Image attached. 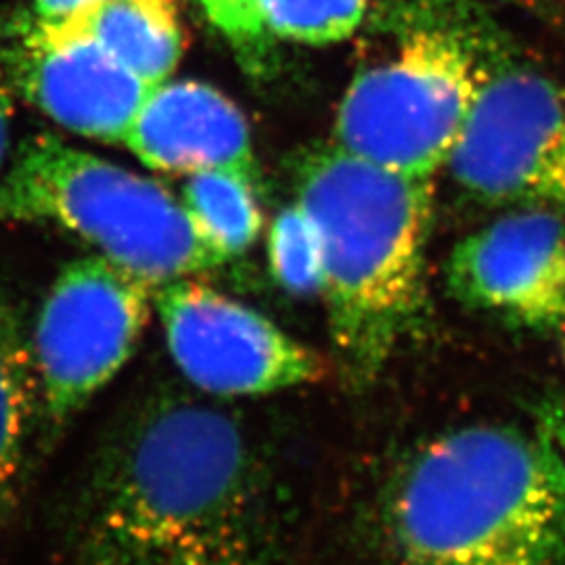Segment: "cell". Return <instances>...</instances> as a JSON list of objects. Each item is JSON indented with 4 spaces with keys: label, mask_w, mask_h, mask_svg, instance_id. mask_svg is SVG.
I'll return each mask as SVG.
<instances>
[{
    "label": "cell",
    "mask_w": 565,
    "mask_h": 565,
    "mask_svg": "<svg viewBox=\"0 0 565 565\" xmlns=\"http://www.w3.org/2000/svg\"><path fill=\"white\" fill-rule=\"evenodd\" d=\"M282 564L281 513L243 425L168 387L107 427L61 534V565Z\"/></svg>",
    "instance_id": "6da1fadb"
},
{
    "label": "cell",
    "mask_w": 565,
    "mask_h": 565,
    "mask_svg": "<svg viewBox=\"0 0 565 565\" xmlns=\"http://www.w3.org/2000/svg\"><path fill=\"white\" fill-rule=\"evenodd\" d=\"M364 565H565V457L536 427L463 425L413 448L359 509Z\"/></svg>",
    "instance_id": "7a4b0ae2"
},
{
    "label": "cell",
    "mask_w": 565,
    "mask_h": 565,
    "mask_svg": "<svg viewBox=\"0 0 565 565\" xmlns=\"http://www.w3.org/2000/svg\"><path fill=\"white\" fill-rule=\"evenodd\" d=\"M296 198L323 243L329 329L348 377L373 382L424 308L434 179H408L321 142L296 166Z\"/></svg>",
    "instance_id": "3957f363"
},
{
    "label": "cell",
    "mask_w": 565,
    "mask_h": 565,
    "mask_svg": "<svg viewBox=\"0 0 565 565\" xmlns=\"http://www.w3.org/2000/svg\"><path fill=\"white\" fill-rule=\"evenodd\" d=\"M53 224L151 285L226 263L162 182L53 135L21 142L0 172V226Z\"/></svg>",
    "instance_id": "277c9868"
},
{
    "label": "cell",
    "mask_w": 565,
    "mask_h": 565,
    "mask_svg": "<svg viewBox=\"0 0 565 565\" xmlns=\"http://www.w3.org/2000/svg\"><path fill=\"white\" fill-rule=\"evenodd\" d=\"M488 74L467 30L422 25L343 93L335 145L408 179H434L463 135Z\"/></svg>",
    "instance_id": "5b68a950"
},
{
    "label": "cell",
    "mask_w": 565,
    "mask_h": 565,
    "mask_svg": "<svg viewBox=\"0 0 565 565\" xmlns=\"http://www.w3.org/2000/svg\"><path fill=\"white\" fill-rule=\"evenodd\" d=\"M156 285L103 256L63 266L32 324L42 450L128 363L151 317Z\"/></svg>",
    "instance_id": "8992f818"
},
{
    "label": "cell",
    "mask_w": 565,
    "mask_h": 565,
    "mask_svg": "<svg viewBox=\"0 0 565 565\" xmlns=\"http://www.w3.org/2000/svg\"><path fill=\"white\" fill-rule=\"evenodd\" d=\"M448 168L482 202L565 207V84L488 61Z\"/></svg>",
    "instance_id": "52a82bcc"
},
{
    "label": "cell",
    "mask_w": 565,
    "mask_h": 565,
    "mask_svg": "<svg viewBox=\"0 0 565 565\" xmlns=\"http://www.w3.org/2000/svg\"><path fill=\"white\" fill-rule=\"evenodd\" d=\"M166 345L184 380L221 398L264 396L323 380L327 364L258 310L191 277L153 289Z\"/></svg>",
    "instance_id": "ba28073f"
},
{
    "label": "cell",
    "mask_w": 565,
    "mask_h": 565,
    "mask_svg": "<svg viewBox=\"0 0 565 565\" xmlns=\"http://www.w3.org/2000/svg\"><path fill=\"white\" fill-rule=\"evenodd\" d=\"M446 282L459 302L497 321L548 333L565 324V223L527 207L457 243Z\"/></svg>",
    "instance_id": "9c48e42d"
},
{
    "label": "cell",
    "mask_w": 565,
    "mask_h": 565,
    "mask_svg": "<svg viewBox=\"0 0 565 565\" xmlns=\"http://www.w3.org/2000/svg\"><path fill=\"white\" fill-rule=\"evenodd\" d=\"M0 67L15 95L61 128L124 145L153 90L97 42L23 21L18 39L0 49Z\"/></svg>",
    "instance_id": "30bf717a"
},
{
    "label": "cell",
    "mask_w": 565,
    "mask_h": 565,
    "mask_svg": "<svg viewBox=\"0 0 565 565\" xmlns=\"http://www.w3.org/2000/svg\"><path fill=\"white\" fill-rule=\"evenodd\" d=\"M156 172L237 170L258 179L249 124L237 103L200 81H168L141 105L124 139Z\"/></svg>",
    "instance_id": "8fae6325"
},
{
    "label": "cell",
    "mask_w": 565,
    "mask_h": 565,
    "mask_svg": "<svg viewBox=\"0 0 565 565\" xmlns=\"http://www.w3.org/2000/svg\"><path fill=\"white\" fill-rule=\"evenodd\" d=\"M41 25L97 42L151 88L170 81L184 51L179 0H102Z\"/></svg>",
    "instance_id": "7c38bea8"
},
{
    "label": "cell",
    "mask_w": 565,
    "mask_h": 565,
    "mask_svg": "<svg viewBox=\"0 0 565 565\" xmlns=\"http://www.w3.org/2000/svg\"><path fill=\"white\" fill-rule=\"evenodd\" d=\"M36 424L39 377L32 329L20 302L0 287V520L20 505Z\"/></svg>",
    "instance_id": "4fadbf2b"
},
{
    "label": "cell",
    "mask_w": 565,
    "mask_h": 565,
    "mask_svg": "<svg viewBox=\"0 0 565 565\" xmlns=\"http://www.w3.org/2000/svg\"><path fill=\"white\" fill-rule=\"evenodd\" d=\"M256 181L237 170H203L182 184V205L224 260L245 254L263 231Z\"/></svg>",
    "instance_id": "5bb4252c"
},
{
    "label": "cell",
    "mask_w": 565,
    "mask_h": 565,
    "mask_svg": "<svg viewBox=\"0 0 565 565\" xmlns=\"http://www.w3.org/2000/svg\"><path fill=\"white\" fill-rule=\"evenodd\" d=\"M366 0H260L268 36L302 44H331L356 32Z\"/></svg>",
    "instance_id": "9a60e30c"
},
{
    "label": "cell",
    "mask_w": 565,
    "mask_h": 565,
    "mask_svg": "<svg viewBox=\"0 0 565 565\" xmlns=\"http://www.w3.org/2000/svg\"><path fill=\"white\" fill-rule=\"evenodd\" d=\"M268 260L282 289L298 296L323 289V243L300 203L285 207L270 226Z\"/></svg>",
    "instance_id": "2e32d148"
},
{
    "label": "cell",
    "mask_w": 565,
    "mask_h": 565,
    "mask_svg": "<svg viewBox=\"0 0 565 565\" xmlns=\"http://www.w3.org/2000/svg\"><path fill=\"white\" fill-rule=\"evenodd\" d=\"M202 7L242 63L252 70L263 67L270 36L264 28L260 0H202Z\"/></svg>",
    "instance_id": "e0dca14e"
},
{
    "label": "cell",
    "mask_w": 565,
    "mask_h": 565,
    "mask_svg": "<svg viewBox=\"0 0 565 565\" xmlns=\"http://www.w3.org/2000/svg\"><path fill=\"white\" fill-rule=\"evenodd\" d=\"M15 99H18V95L7 78V74L0 67V172L9 163V153H11Z\"/></svg>",
    "instance_id": "ac0fdd59"
},
{
    "label": "cell",
    "mask_w": 565,
    "mask_h": 565,
    "mask_svg": "<svg viewBox=\"0 0 565 565\" xmlns=\"http://www.w3.org/2000/svg\"><path fill=\"white\" fill-rule=\"evenodd\" d=\"M536 427L565 457V398L551 396L536 408Z\"/></svg>",
    "instance_id": "d6986e66"
},
{
    "label": "cell",
    "mask_w": 565,
    "mask_h": 565,
    "mask_svg": "<svg viewBox=\"0 0 565 565\" xmlns=\"http://www.w3.org/2000/svg\"><path fill=\"white\" fill-rule=\"evenodd\" d=\"M102 0H34L32 20L39 23H57L67 20Z\"/></svg>",
    "instance_id": "ffe728a7"
},
{
    "label": "cell",
    "mask_w": 565,
    "mask_h": 565,
    "mask_svg": "<svg viewBox=\"0 0 565 565\" xmlns=\"http://www.w3.org/2000/svg\"><path fill=\"white\" fill-rule=\"evenodd\" d=\"M507 2H520V4H536L541 0H507Z\"/></svg>",
    "instance_id": "44dd1931"
},
{
    "label": "cell",
    "mask_w": 565,
    "mask_h": 565,
    "mask_svg": "<svg viewBox=\"0 0 565 565\" xmlns=\"http://www.w3.org/2000/svg\"><path fill=\"white\" fill-rule=\"evenodd\" d=\"M562 356H564V363H565V333H564V340H562Z\"/></svg>",
    "instance_id": "7402d4cb"
}]
</instances>
